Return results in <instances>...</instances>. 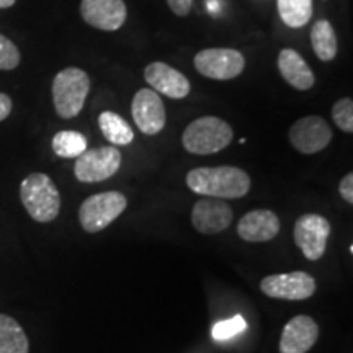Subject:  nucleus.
Wrapping results in <instances>:
<instances>
[{
	"label": "nucleus",
	"mask_w": 353,
	"mask_h": 353,
	"mask_svg": "<svg viewBox=\"0 0 353 353\" xmlns=\"http://www.w3.org/2000/svg\"><path fill=\"white\" fill-rule=\"evenodd\" d=\"M250 176L239 167H198L187 174V185L198 195L219 198V200H236L249 193Z\"/></svg>",
	"instance_id": "1"
},
{
	"label": "nucleus",
	"mask_w": 353,
	"mask_h": 353,
	"mask_svg": "<svg viewBox=\"0 0 353 353\" xmlns=\"http://www.w3.org/2000/svg\"><path fill=\"white\" fill-rule=\"evenodd\" d=\"M20 198L37 223H51L59 214L61 195L50 175L37 172L26 176L20 185Z\"/></svg>",
	"instance_id": "2"
},
{
	"label": "nucleus",
	"mask_w": 353,
	"mask_h": 353,
	"mask_svg": "<svg viewBox=\"0 0 353 353\" xmlns=\"http://www.w3.org/2000/svg\"><path fill=\"white\" fill-rule=\"evenodd\" d=\"M234 132L229 123L218 117H201L185 128L182 144L190 154L210 156L232 143Z\"/></svg>",
	"instance_id": "3"
},
{
	"label": "nucleus",
	"mask_w": 353,
	"mask_h": 353,
	"mask_svg": "<svg viewBox=\"0 0 353 353\" xmlns=\"http://www.w3.org/2000/svg\"><path fill=\"white\" fill-rule=\"evenodd\" d=\"M88 90L90 77L85 70L68 68L57 72L52 81V103L56 113L64 120L76 118L82 112Z\"/></svg>",
	"instance_id": "4"
},
{
	"label": "nucleus",
	"mask_w": 353,
	"mask_h": 353,
	"mask_svg": "<svg viewBox=\"0 0 353 353\" xmlns=\"http://www.w3.org/2000/svg\"><path fill=\"white\" fill-rule=\"evenodd\" d=\"M128 200L121 192H101L88 196L79 208V221L85 232L95 234L108 228L126 210Z\"/></svg>",
	"instance_id": "5"
},
{
	"label": "nucleus",
	"mask_w": 353,
	"mask_h": 353,
	"mask_svg": "<svg viewBox=\"0 0 353 353\" xmlns=\"http://www.w3.org/2000/svg\"><path fill=\"white\" fill-rule=\"evenodd\" d=\"M121 152L114 145L87 149L76 159L74 174L82 183L105 182L120 170Z\"/></svg>",
	"instance_id": "6"
},
{
	"label": "nucleus",
	"mask_w": 353,
	"mask_h": 353,
	"mask_svg": "<svg viewBox=\"0 0 353 353\" xmlns=\"http://www.w3.org/2000/svg\"><path fill=\"white\" fill-rule=\"evenodd\" d=\"M193 64L203 77L213 81H231L239 77L245 69L242 52L232 48H210L198 51Z\"/></svg>",
	"instance_id": "7"
},
{
	"label": "nucleus",
	"mask_w": 353,
	"mask_h": 353,
	"mask_svg": "<svg viewBox=\"0 0 353 353\" xmlns=\"http://www.w3.org/2000/svg\"><path fill=\"white\" fill-rule=\"evenodd\" d=\"M330 232L332 228L329 221L316 213L299 216L293 229L294 242L301 249L304 257L311 262H317L324 257Z\"/></svg>",
	"instance_id": "8"
},
{
	"label": "nucleus",
	"mask_w": 353,
	"mask_h": 353,
	"mask_svg": "<svg viewBox=\"0 0 353 353\" xmlns=\"http://www.w3.org/2000/svg\"><path fill=\"white\" fill-rule=\"evenodd\" d=\"M316 280L306 272L268 275L260 281V290L268 298L285 301H303L316 293Z\"/></svg>",
	"instance_id": "9"
},
{
	"label": "nucleus",
	"mask_w": 353,
	"mask_h": 353,
	"mask_svg": "<svg viewBox=\"0 0 353 353\" xmlns=\"http://www.w3.org/2000/svg\"><path fill=\"white\" fill-rule=\"evenodd\" d=\"M332 141V130L324 118L309 114L290 128V143L301 154H316Z\"/></svg>",
	"instance_id": "10"
},
{
	"label": "nucleus",
	"mask_w": 353,
	"mask_h": 353,
	"mask_svg": "<svg viewBox=\"0 0 353 353\" xmlns=\"http://www.w3.org/2000/svg\"><path fill=\"white\" fill-rule=\"evenodd\" d=\"M131 114L138 130L148 136L161 132L167 121L164 101L151 88H141L136 92L131 103Z\"/></svg>",
	"instance_id": "11"
},
{
	"label": "nucleus",
	"mask_w": 353,
	"mask_h": 353,
	"mask_svg": "<svg viewBox=\"0 0 353 353\" xmlns=\"http://www.w3.org/2000/svg\"><path fill=\"white\" fill-rule=\"evenodd\" d=\"M232 218L231 206L219 198H201L192 210L193 228L205 236L226 231L231 226Z\"/></svg>",
	"instance_id": "12"
},
{
	"label": "nucleus",
	"mask_w": 353,
	"mask_h": 353,
	"mask_svg": "<svg viewBox=\"0 0 353 353\" xmlns=\"http://www.w3.org/2000/svg\"><path fill=\"white\" fill-rule=\"evenodd\" d=\"M81 15L97 30L117 32L125 25L128 10L123 0H82Z\"/></svg>",
	"instance_id": "13"
},
{
	"label": "nucleus",
	"mask_w": 353,
	"mask_h": 353,
	"mask_svg": "<svg viewBox=\"0 0 353 353\" xmlns=\"http://www.w3.org/2000/svg\"><path fill=\"white\" fill-rule=\"evenodd\" d=\"M319 339V325L309 316H294L285 325L280 339V353H307Z\"/></svg>",
	"instance_id": "14"
},
{
	"label": "nucleus",
	"mask_w": 353,
	"mask_h": 353,
	"mask_svg": "<svg viewBox=\"0 0 353 353\" xmlns=\"http://www.w3.org/2000/svg\"><path fill=\"white\" fill-rule=\"evenodd\" d=\"M144 79L154 92L174 100L185 99L190 94V81L180 70L165 63H151L144 69Z\"/></svg>",
	"instance_id": "15"
},
{
	"label": "nucleus",
	"mask_w": 353,
	"mask_h": 353,
	"mask_svg": "<svg viewBox=\"0 0 353 353\" xmlns=\"http://www.w3.org/2000/svg\"><path fill=\"white\" fill-rule=\"evenodd\" d=\"M280 218L270 210H254L237 223V234L247 242H268L280 232Z\"/></svg>",
	"instance_id": "16"
},
{
	"label": "nucleus",
	"mask_w": 353,
	"mask_h": 353,
	"mask_svg": "<svg viewBox=\"0 0 353 353\" xmlns=\"http://www.w3.org/2000/svg\"><path fill=\"white\" fill-rule=\"evenodd\" d=\"M278 70L281 77L296 90H309L316 82L314 72L304 61V57L290 48H285L278 54Z\"/></svg>",
	"instance_id": "17"
},
{
	"label": "nucleus",
	"mask_w": 353,
	"mask_h": 353,
	"mask_svg": "<svg viewBox=\"0 0 353 353\" xmlns=\"http://www.w3.org/2000/svg\"><path fill=\"white\" fill-rule=\"evenodd\" d=\"M30 342L25 330L13 317L0 314V353H28Z\"/></svg>",
	"instance_id": "18"
},
{
	"label": "nucleus",
	"mask_w": 353,
	"mask_h": 353,
	"mask_svg": "<svg viewBox=\"0 0 353 353\" xmlns=\"http://www.w3.org/2000/svg\"><path fill=\"white\" fill-rule=\"evenodd\" d=\"M311 44L317 59L329 63L337 56V37L327 20H317L311 28Z\"/></svg>",
	"instance_id": "19"
},
{
	"label": "nucleus",
	"mask_w": 353,
	"mask_h": 353,
	"mask_svg": "<svg viewBox=\"0 0 353 353\" xmlns=\"http://www.w3.org/2000/svg\"><path fill=\"white\" fill-rule=\"evenodd\" d=\"M99 126L108 143L113 145H128L134 139V131L125 118L113 112H103L99 117Z\"/></svg>",
	"instance_id": "20"
},
{
	"label": "nucleus",
	"mask_w": 353,
	"mask_h": 353,
	"mask_svg": "<svg viewBox=\"0 0 353 353\" xmlns=\"http://www.w3.org/2000/svg\"><path fill=\"white\" fill-rule=\"evenodd\" d=\"M280 19L290 28H301L312 19V0H276Z\"/></svg>",
	"instance_id": "21"
},
{
	"label": "nucleus",
	"mask_w": 353,
	"mask_h": 353,
	"mask_svg": "<svg viewBox=\"0 0 353 353\" xmlns=\"http://www.w3.org/2000/svg\"><path fill=\"white\" fill-rule=\"evenodd\" d=\"M52 151L63 159H77L87 151V138L79 131H59L52 138Z\"/></svg>",
	"instance_id": "22"
},
{
	"label": "nucleus",
	"mask_w": 353,
	"mask_h": 353,
	"mask_svg": "<svg viewBox=\"0 0 353 353\" xmlns=\"http://www.w3.org/2000/svg\"><path fill=\"white\" fill-rule=\"evenodd\" d=\"M334 123L343 132L352 134L353 132V101L352 99H341L334 103L332 107Z\"/></svg>",
	"instance_id": "23"
},
{
	"label": "nucleus",
	"mask_w": 353,
	"mask_h": 353,
	"mask_svg": "<svg viewBox=\"0 0 353 353\" xmlns=\"http://www.w3.org/2000/svg\"><path fill=\"white\" fill-rule=\"evenodd\" d=\"M247 327L245 319L242 316H234L228 321L216 322L213 327V337L216 341H226V339H231L234 335L244 332Z\"/></svg>",
	"instance_id": "24"
},
{
	"label": "nucleus",
	"mask_w": 353,
	"mask_h": 353,
	"mask_svg": "<svg viewBox=\"0 0 353 353\" xmlns=\"http://www.w3.org/2000/svg\"><path fill=\"white\" fill-rule=\"evenodd\" d=\"M20 64V51L10 39L0 34V70H12Z\"/></svg>",
	"instance_id": "25"
},
{
	"label": "nucleus",
	"mask_w": 353,
	"mask_h": 353,
	"mask_svg": "<svg viewBox=\"0 0 353 353\" xmlns=\"http://www.w3.org/2000/svg\"><path fill=\"white\" fill-rule=\"evenodd\" d=\"M339 193L345 200L348 205H353V174L348 172V174L343 176L339 183Z\"/></svg>",
	"instance_id": "26"
},
{
	"label": "nucleus",
	"mask_w": 353,
	"mask_h": 353,
	"mask_svg": "<svg viewBox=\"0 0 353 353\" xmlns=\"http://www.w3.org/2000/svg\"><path fill=\"white\" fill-rule=\"evenodd\" d=\"M167 3L176 17H187L192 10L193 0H167Z\"/></svg>",
	"instance_id": "27"
},
{
	"label": "nucleus",
	"mask_w": 353,
	"mask_h": 353,
	"mask_svg": "<svg viewBox=\"0 0 353 353\" xmlns=\"http://www.w3.org/2000/svg\"><path fill=\"white\" fill-rule=\"evenodd\" d=\"M12 112V99L0 92V121H3Z\"/></svg>",
	"instance_id": "28"
},
{
	"label": "nucleus",
	"mask_w": 353,
	"mask_h": 353,
	"mask_svg": "<svg viewBox=\"0 0 353 353\" xmlns=\"http://www.w3.org/2000/svg\"><path fill=\"white\" fill-rule=\"evenodd\" d=\"M17 0H0V8H8L15 3Z\"/></svg>",
	"instance_id": "29"
}]
</instances>
